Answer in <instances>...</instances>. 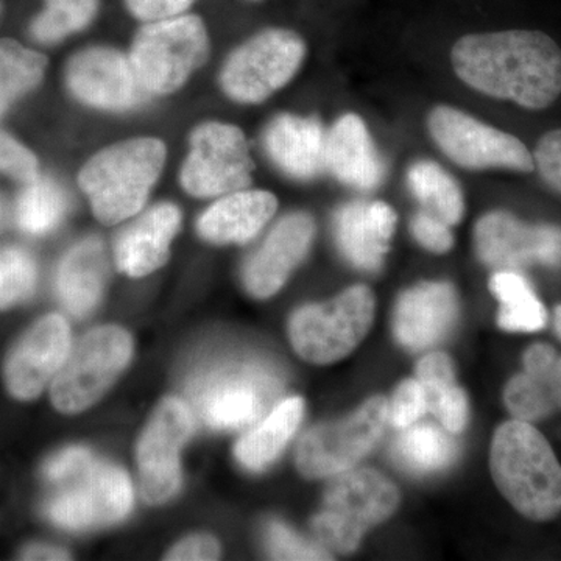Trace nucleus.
<instances>
[{"label":"nucleus","mask_w":561,"mask_h":561,"mask_svg":"<svg viewBox=\"0 0 561 561\" xmlns=\"http://www.w3.org/2000/svg\"><path fill=\"white\" fill-rule=\"evenodd\" d=\"M427 411L426 393L419 379H408L398 387L389 404V421L394 427L405 430Z\"/></svg>","instance_id":"e433bc0d"},{"label":"nucleus","mask_w":561,"mask_h":561,"mask_svg":"<svg viewBox=\"0 0 561 561\" xmlns=\"http://www.w3.org/2000/svg\"><path fill=\"white\" fill-rule=\"evenodd\" d=\"M491 294L500 301L497 327L508 332H537L548 324V311L522 273L497 271L490 279Z\"/></svg>","instance_id":"bb28decb"},{"label":"nucleus","mask_w":561,"mask_h":561,"mask_svg":"<svg viewBox=\"0 0 561 561\" xmlns=\"http://www.w3.org/2000/svg\"><path fill=\"white\" fill-rule=\"evenodd\" d=\"M534 161L541 180L561 194V128L541 136L535 149Z\"/></svg>","instance_id":"58836bf2"},{"label":"nucleus","mask_w":561,"mask_h":561,"mask_svg":"<svg viewBox=\"0 0 561 561\" xmlns=\"http://www.w3.org/2000/svg\"><path fill=\"white\" fill-rule=\"evenodd\" d=\"M278 379L262 365H239L206 373L192 387L195 412L209 427L234 431L265 411Z\"/></svg>","instance_id":"4468645a"},{"label":"nucleus","mask_w":561,"mask_h":561,"mask_svg":"<svg viewBox=\"0 0 561 561\" xmlns=\"http://www.w3.org/2000/svg\"><path fill=\"white\" fill-rule=\"evenodd\" d=\"M251 2H260V0H251Z\"/></svg>","instance_id":"09e8293b"},{"label":"nucleus","mask_w":561,"mask_h":561,"mask_svg":"<svg viewBox=\"0 0 561 561\" xmlns=\"http://www.w3.org/2000/svg\"><path fill=\"white\" fill-rule=\"evenodd\" d=\"M551 387L557 409H561V356L557 359L556 367L551 371Z\"/></svg>","instance_id":"49530a36"},{"label":"nucleus","mask_w":561,"mask_h":561,"mask_svg":"<svg viewBox=\"0 0 561 561\" xmlns=\"http://www.w3.org/2000/svg\"><path fill=\"white\" fill-rule=\"evenodd\" d=\"M265 546L275 560H330L321 546L302 540L289 527L272 522L265 527Z\"/></svg>","instance_id":"f704fd0d"},{"label":"nucleus","mask_w":561,"mask_h":561,"mask_svg":"<svg viewBox=\"0 0 561 561\" xmlns=\"http://www.w3.org/2000/svg\"><path fill=\"white\" fill-rule=\"evenodd\" d=\"M38 268L27 251L10 247L0 250V309L27 300L36 287Z\"/></svg>","instance_id":"72a5a7b5"},{"label":"nucleus","mask_w":561,"mask_h":561,"mask_svg":"<svg viewBox=\"0 0 561 561\" xmlns=\"http://www.w3.org/2000/svg\"><path fill=\"white\" fill-rule=\"evenodd\" d=\"M265 153L284 175L311 181L324 169L327 135L317 117L279 114L262 135Z\"/></svg>","instance_id":"5701e85b"},{"label":"nucleus","mask_w":561,"mask_h":561,"mask_svg":"<svg viewBox=\"0 0 561 561\" xmlns=\"http://www.w3.org/2000/svg\"><path fill=\"white\" fill-rule=\"evenodd\" d=\"M195 431V413L179 398L158 405L138 443L139 489L151 505L164 504L181 485V449Z\"/></svg>","instance_id":"ddd939ff"},{"label":"nucleus","mask_w":561,"mask_h":561,"mask_svg":"<svg viewBox=\"0 0 561 561\" xmlns=\"http://www.w3.org/2000/svg\"><path fill=\"white\" fill-rule=\"evenodd\" d=\"M181 186L192 197L210 198L247 190L254 162L241 128L206 122L192 131Z\"/></svg>","instance_id":"f8f14e48"},{"label":"nucleus","mask_w":561,"mask_h":561,"mask_svg":"<svg viewBox=\"0 0 561 561\" xmlns=\"http://www.w3.org/2000/svg\"><path fill=\"white\" fill-rule=\"evenodd\" d=\"M220 546L209 535H194L179 542L165 557L168 560H217Z\"/></svg>","instance_id":"37998d69"},{"label":"nucleus","mask_w":561,"mask_h":561,"mask_svg":"<svg viewBox=\"0 0 561 561\" xmlns=\"http://www.w3.org/2000/svg\"><path fill=\"white\" fill-rule=\"evenodd\" d=\"M427 128L438 149L470 171L507 169L529 173L535 169L534 154L508 133L476 119L453 106H435L427 116Z\"/></svg>","instance_id":"9b49d317"},{"label":"nucleus","mask_w":561,"mask_h":561,"mask_svg":"<svg viewBox=\"0 0 561 561\" xmlns=\"http://www.w3.org/2000/svg\"><path fill=\"white\" fill-rule=\"evenodd\" d=\"M411 228L416 241L432 253L442 254L453 249L454 238L453 232L449 231V225L438 217L432 216L430 213L416 214Z\"/></svg>","instance_id":"ea45409f"},{"label":"nucleus","mask_w":561,"mask_h":561,"mask_svg":"<svg viewBox=\"0 0 561 561\" xmlns=\"http://www.w3.org/2000/svg\"><path fill=\"white\" fill-rule=\"evenodd\" d=\"M278 209L267 191H236L209 206L197 221L198 234L213 243H247L260 234Z\"/></svg>","instance_id":"b1692460"},{"label":"nucleus","mask_w":561,"mask_h":561,"mask_svg":"<svg viewBox=\"0 0 561 561\" xmlns=\"http://www.w3.org/2000/svg\"><path fill=\"white\" fill-rule=\"evenodd\" d=\"M416 375H419V381L426 393L427 411L446 390L456 386L451 360L442 353L423 357L416 368Z\"/></svg>","instance_id":"4c0bfd02"},{"label":"nucleus","mask_w":561,"mask_h":561,"mask_svg":"<svg viewBox=\"0 0 561 561\" xmlns=\"http://www.w3.org/2000/svg\"><path fill=\"white\" fill-rule=\"evenodd\" d=\"M70 94L92 108L131 111L149 101L130 58L110 47H90L73 55L66 68Z\"/></svg>","instance_id":"dca6fc26"},{"label":"nucleus","mask_w":561,"mask_h":561,"mask_svg":"<svg viewBox=\"0 0 561 561\" xmlns=\"http://www.w3.org/2000/svg\"><path fill=\"white\" fill-rule=\"evenodd\" d=\"M397 486L373 470L341 472L324 493L323 507L312 519V531L330 551L348 553L359 546L365 531L397 511Z\"/></svg>","instance_id":"39448f33"},{"label":"nucleus","mask_w":561,"mask_h":561,"mask_svg":"<svg viewBox=\"0 0 561 561\" xmlns=\"http://www.w3.org/2000/svg\"><path fill=\"white\" fill-rule=\"evenodd\" d=\"M453 68L472 90L545 110L561 95V49L538 31L467 35L454 44Z\"/></svg>","instance_id":"f257e3e1"},{"label":"nucleus","mask_w":561,"mask_h":561,"mask_svg":"<svg viewBox=\"0 0 561 561\" xmlns=\"http://www.w3.org/2000/svg\"><path fill=\"white\" fill-rule=\"evenodd\" d=\"M476 250L479 257L497 271L561 267V227L527 224L507 210L485 214L476 225Z\"/></svg>","instance_id":"2eb2a0df"},{"label":"nucleus","mask_w":561,"mask_h":561,"mask_svg":"<svg viewBox=\"0 0 561 561\" xmlns=\"http://www.w3.org/2000/svg\"><path fill=\"white\" fill-rule=\"evenodd\" d=\"M313 238L316 221L309 214L283 217L243 267V284L249 294L256 298L275 295L305 260Z\"/></svg>","instance_id":"a211bd4d"},{"label":"nucleus","mask_w":561,"mask_h":561,"mask_svg":"<svg viewBox=\"0 0 561 561\" xmlns=\"http://www.w3.org/2000/svg\"><path fill=\"white\" fill-rule=\"evenodd\" d=\"M560 354L548 343H534L524 353V371L529 375H545L551 370Z\"/></svg>","instance_id":"c03bdc74"},{"label":"nucleus","mask_w":561,"mask_h":561,"mask_svg":"<svg viewBox=\"0 0 561 561\" xmlns=\"http://www.w3.org/2000/svg\"><path fill=\"white\" fill-rule=\"evenodd\" d=\"M165 157L164 142L157 138L124 140L94 154L81 169L79 184L98 220L117 225L136 216L160 179Z\"/></svg>","instance_id":"20e7f679"},{"label":"nucleus","mask_w":561,"mask_h":561,"mask_svg":"<svg viewBox=\"0 0 561 561\" xmlns=\"http://www.w3.org/2000/svg\"><path fill=\"white\" fill-rule=\"evenodd\" d=\"M47 58L14 39H0V117L39 87Z\"/></svg>","instance_id":"c85d7f7f"},{"label":"nucleus","mask_w":561,"mask_h":561,"mask_svg":"<svg viewBox=\"0 0 561 561\" xmlns=\"http://www.w3.org/2000/svg\"><path fill=\"white\" fill-rule=\"evenodd\" d=\"M302 413L305 402L301 398L280 401L256 427L242 435L234 448L236 459L247 470L261 471L267 468L294 437Z\"/></svg>","instance_id":"a878e982"},{"label":"nucleus","mask_w":561,"mask_h":561,"mask_svg":"<svg viewBox=\"0 0 561 561\" xmlns=\"http://www.w3.org/2000/svg\"><path fill=\"white\" fill-rule=\"evenodd\" d=\"M209 54L208 31L197 14L146 22L133 39L130 62L150 95L179 91Z\"/></svg>","instance_id":"423d86ee"},{"label":"nucleus","mask_w":561,"mask_h":561,"mask_svg":"<svg viewBox=\"0 0 561 561\" xmlns=\"http://www.w3.org/2000/svg\"><path fill=\"white\" fill-rule=\"evenodd\" d=\"M24 560H69V553L54 546L36 545L22 552Z\"/></svg>","instance_id":"a18cd8bd"},{"label":"nucleus","mask_w":561,"mask_h":561,"mask_svg":"<svg viewBox=\"0 0 561 561\" xmlns=\"http://www.w3.org/2000/svg\"><path fill=\"white\" fill-rule=\"evenodd\" d=\"M490 470L502 496L524 518L545 523L561 513V463L537 427L505 421L494 432Z\"/></svg>","instance_id":"7ed1b4c3"},{"label":"nucleus","mask_w":561,"mask_h":561,"mask_svg":"<svg viewBox=\"0 0 561 561\" xmlns=\"http://www.w3.org/2000/svg\"><path fill=\"white\" fill-rule=\"evenodd\" d=\"M397 446L394 454L409 470L416 472L437 471L448 467L457 454V446L454 445L448 435L432 426L405 427Z\"/></svg>","instance_id":"7c9ffc66"},{"label":"nucleus","mask_w":561,"mask_h":561,"mask_svg":"<svg viewBox=\"0 0 561 561\" xmlns=\"http://www.w3.org/2000/svg\"><path fill=\"white\" fill-rule=\"evenodd\" d=\"M457 312L459 301L451 284H420L404 291L398 300L394 335L405 348H430L451 330Z\"/></svg>","instance_id":"aec40b11"},{"label":"nucleus","mask_w":561,"mask_h":561,"mask_svg":"<svg viewBox=\"0 0 561 561\" xmlns=\"http://www.w3.org/2000/svg\"><path fill=\"white\" fill-rule=\"evenodd\" d=\"M373 317L371 290L353 286L334 300L298 309L289 323L290 342L298 356L309 364H334L364 341Z\"/></svg>","instance_id":"0eeeda50"},{"label":"nucleus","mask_w":561,"mask_h":561,"mask_svg":"<svg viewBox=\"0 0 561 561\" xmlns=\"http://www.w3.org/2000/svg\"><path fill=\"white\" fill-rule=\"evenodd\" d=\"M131 335L119 327L95 328L73 350L51 382L61 413H80L101 400L131 359Z\"/></svg>","instance_id":"6e6552de"},{"label":"nucleus","mask_w":561,"mask_h":561,"mask_svg":"<svg viewBox=\"0 0 561 561\" xmlns=\"http://www.w3.org/2000/svg\"><path fill=\"white\" fill-rule=\"evenodd\" d=\"M430 411L437 415L442 421L446 431L457 434L463 430L468 420V400L465 397L463 390L454 386L451 389L446 390L445 393L438 398L434 404L431 405Z\"/></svg>","instance_id":"a19ab883"},{"label":"nucleus","mask_w":561,"mask_h":561,"mask_svg":"<svg viewBox=\"0 0 561 561\" xmlns=\"http://www.w3.org/2000/svg\"><path fill=\"white\" fill-rule=\"evenodd\" d=\"M553 330H556L557 337L561 341V305L557 306L553 311Z\"/></svg>","instance_id":"de8ad7c7"},{"label":"nucleus","mask_w":561,"mask_h":561,"mask_svg":"<svg viewBox=\"0 0 561 561\" xmlns=\"http://www.w3.org/2000/svg\"><path fill=\"white\" fill-rule=\"evenodd\" d=\"M0 172L28 184L39 176L38 158L9 133L0 131Z\"/></svg>","instance_id":"c9c22d12"},{"label":"nucleus","mask_w":561,"mask_h":561,"mask_svg":"<svg viewBox=\"0 0 561 561\" xmlns=\"http://www.w3.org/2000/svg\"><path fill=\"white\" fill-rule=\"evenodd\" d=\"M306 43L287 28H267L232 51L220 72V87L231 101L256 105L286 87L300 70Z\"/></svg>","instance_id":"1a4fd4ad"},{"label":"nucleus","mask_w":561,"mask_h":561,"mask_svg":"<svg viewBox=\"0 0 561 561\" xmlns=\"http://www.w3.org/2000/svg\"><path fill=\"white\" fill-rule=\"evenodd\" d=\"M124 2L136 20L153 22L186 13L195 0H124Z\"/></svg>","instance_id":"79ce46f5"},{"label":"nucleus","mask_w":561,"mask_h":561,"mask_svg":"<svg viewBox=\"0 0 561 561\" xmlns=\"http://www.w3.org/2000/svg\"><path fill=\"white\" fill-rule=\"evenodd\" d=\"M181 210L160 203L146 210L117 238V268L131 278H142L161 268L171 256V243L180 230Z\"/></svg>","instance_id":"4be33fe9"},{"label":"nucleus","mask_w":561,"mask_h":561,"mask_svg":"<svg viewBox=\"0 0 561 561\" xmlns=\"http://www.w3.org/2000/svg\"><path fill=\"white\" fill-rule=\"evenodd\" d=\"M69 353L68 321L57 313L36 321L7 359V389L18 400H35L54 381Z\"/></svg>","instance_id":"f3484780"},{"label":"nucleus","mask_w":561,"mask_h":561,"mask_svg":"<svg viewBox=\"0 0 561 561\" xmlns=\"http://www.w3.org/2000/svg\"><path fill=\"white\" fill-rule=\"evenodd\" d=\"M324 169L346 186L376 190L386 179V162L357 114H343L332 125L324 144Z\"/></svg>","instance_id":"412c9836"},{"label":"nucleus","mask_w":561,"mask_h":561,"mask_svg":"<svg viewBox=\"0 0 561 561\" xmlns=\"http://www.w3.org/2000/svg\"><path fill=\"white\" fill-rule=\"evenodd\" d=\"M552 368L545 375L523 371L508 381L504 390V402L513 419L534 424L559 411L549 381Z\"/></svg>","instance_id":"473e14b6"},{"label":"nucleus","mask_w":561,"mask_h":561,"mask_svg":"<svg viewBox=\"0 0 561 561\" xmlns=\"http://www.w3.org/2000/svg\"><path fill=\"white\" fill-rule=\"evenodd\" d=\"M108 262L101 239L88 238L62 257L57 273L58 297L77 319L90 316L105 289Z\"/></svg>","instance_id":"393cba45"},{"label":"nucleus","mask_w":561,"mask_h":561,"mask_svg":"<svg viewBox=\"0 0 561 561\" xmlns=\"http://www.w3.org/2000/svg\"><path fill=\"white\" fill-rule=\"evenodd\" d=\"M43 474L50 485L44 512L61 529H101L131 512L133 485L127 472L95 460L83 446L55 454L44 465Z\"/></svg>","instance_id":"f03ea898"},{"label":"nucleus","mask_w":561,"mask_h":561,"mask_svg":"<svg viewBox=\"0 0 561 561\" xmlns=\"http://www.w3.org/2000/svg\"><path fill=\"white\" fill-rule=\"evenodd\" d=\"M101 0H44V10L33 20L31 33L41 44H55L84 31L98 16Z\"/></svg>","instance_id":"2f4dec72"},{"label":"nucleus","mask_w":561,"mask_h":561,"mask_svg":"<svg viewBox=\"0 0 561 561\" xmlns=\"http://www.w3.org/2000/svg\"><path fill=\"white\" fill-rule=\"evenodd\" d=\"M68 210V197L60 184L50 179H36L18 198L16 221L22 231L41 236L54 231Z\"/></svg>","instance_id":"c756f323"},{"label":"nucleus","mask_w":561,"mask_h":561,"mask_svg":"<svg viewBox=\"0 0 561 561\" xmlns=\"http://www.w3.org/2000/svg\"><path fill=\"white\" fill-rule=\"evenodd\" d=\"M389 402L375 397L345 419L320 424L301 438L297 467L309 479L331 478L356 467L382 437Z\"/></svg>","instance_id":"9d476101"},{"label":"nucleus","mask_w":561,"mask_h":561,"mask_svg":"<svg viewBox=\"0 0 561 561\" xmlns=\"http://www.w3.org/2000/svg\"><path fill=\"white\" fill-rule=\"evenodd\" d=\"M408 183L412 194L431 210L432 216L449 227L459 224L465 213L463 194L457 181L437 162H413L408 172Z\"/></svg>","instance_id":"cd10ccee"},{"label":"nucleus","mask_w":561,"mask_h":561,"mask_svg":"<svg viewBox=\"0 0 561 561\" xmlns=\"http://www.w3.org/2000/svg\"><path fill=\"white\" fill-rule=\"evenodd\" d=\"M397 213L383 202H351L335 210L334 234L343 256L365 272L382 267Z\"/></svg>","instance_id":"6ab92c4d"}]
</instances>
